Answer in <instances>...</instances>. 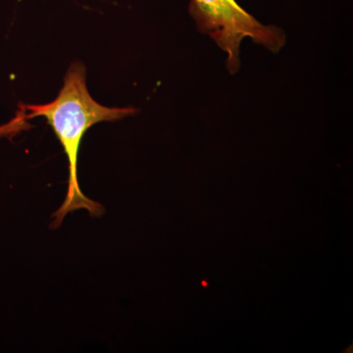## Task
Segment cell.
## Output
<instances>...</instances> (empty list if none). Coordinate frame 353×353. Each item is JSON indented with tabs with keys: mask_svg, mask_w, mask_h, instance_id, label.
Listing matches in <instances>:
<instances>
[{
	"mask_svg": "<svg viewBox=\"0 0 353 353\" xmlns=\"http://www.w3.org/2000/svg\"><path fill=\"white\" fill-rule=\"evenodd\" d=\"M23 105V104H22ZM30 119L43 116L52 128L68 158L69 180L66 199L53 215L54 227H59L70 212L85 209L92 216L103 212L101 204L83 194L78 181V154L85 132L101 122L117 121L136 112L134 108H106L92 99L85 83L82 64L70 67L63 88L54 101L41 105H23Z\"/></svg>",
	"mask_w": 353,
	"mask_h": 353,
	"instance_id": "obj_1",
	"label": "cell"
},
{
	"mask_svg": "<svg viewBox=\"0 0 353 353\" xmlns=\"http://www.w3.org/2000/svg\"><path fill=\"white\" fill-rule=\"evenodd\" d=\"M190 14L199 30L227 54V67L232 74L240 68V48L246 38L277 52L285 43L284 32L274 26L261 24L241 8L236 0H192Z\"/></svg>",
	"mask_w": 353,
	"mask_h": 353,
	"instance_id": "obj_2",
	"label": "cell"
},
{
	"mask_svg": "<svg viewBox=\"0 0 353 353\" xmlns=\"http://www.w3.org/2000/svg\"><path fill=\"white\" fill-rule=\"evenodd\" d=\"M29 120L27 110L21 104L19 111H17L15 117L6 124L0 126V139L10 138V137L16 136L19 132L29 129V128H31Z\"/></svg>",
	"mask_w": 353,
	"mask_h": 353,
	"instance_id": "obj_3",
	"label": "cell"
}]
</instances>
